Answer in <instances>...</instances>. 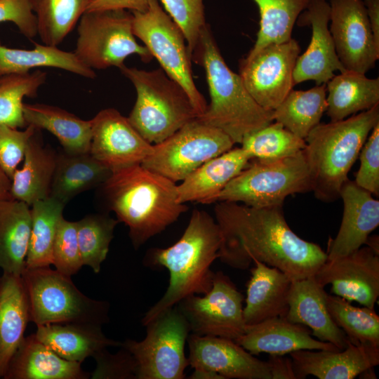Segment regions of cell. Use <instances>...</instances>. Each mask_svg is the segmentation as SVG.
<instances>
[{"label":"cell","mask_w":379,"mask_h":379,"mask_svg":"<svg viewBox=\"0 0 379 379\" xmlns=\"http://www.w3.org/2000/svg\"><path fill=\"white\" fill-rule=\"evenodd\" d=\"M115 354H110L107 348L96 353L93 357L96 368L90 375L93 379H136L137 363L133 354L125 347Z\"/></svg>","instance_id":"bcb514c9"},{"label":"cell","mask_w":379,"mask_h":379,"mask_svg":"<svg viewBox=\"0 0 379 379\" xmlns=\"http://www.w3.org/2000/svg\"><path fill=\"white\" fill-rule=\"evenodd\" d=\"M100 187L109 208L128 227L135 248L187 210L185 204L178 201L175 182L141 164L112 171Z\"/></svg>","instance_id":"7a4b0ae2"},{"label":"cell","mask_w":379,"mask_h":379,"mask_svg":"<svg viewBox=\"0 0 379 379\" xmlns=\"http://www.w3.org/2000/svg\"><path fill=\"white\" fill-rule=\"evenodd\" d=\"M31 227L29 205L15 199L0 201V268L3 273L22 275Z\"/></svg>","instance_id":"f546056e"},{"label":"cell","mask_w":379,"mask_h":379,"mask_svg":"<svg viewBox=\"0 0 379 379\" xmlns=\"http://www.w3.org/2000/svg\"><path fill=\"white\" fill-rule=\"evenodd\" d=\"M148 8V0H92L86 11L131 10L143 12Z\"/></svg>","instance_id":"681fc988"},{"label":"cell","mask_w":379,"mask_h":379,"mask_svg":"<svg viewBox=\"0 0 379 379\" xmlns=\"http://www.w3.org/2000/svg\"><path fill=\"white\" fill-rule=\"evenodd\" d=\"M12 22L31 39L38 35L36 17L30 0H0V22Z\"/></svg>","instance_id":"c3c4849f"},{"label":"cell","mask_w":379,"mask_h":379,"mask_svg":"<svg viewBox=\"0 0 379 379\" xmlns=\"http://www.w3.org/2000/svg\"><path fill=\"white\" fill-rule=\"evenodd\" d=\"M327 109L326 84L306 91L292 89L273 110L274 121L305 139L319 124Z\"/></svg>","instance_id":"e575fe53"},{"label":"cell","mask_w":379,"mask_h":379,"mask_svg":"<svg viewBox=\"0 0 379 379\" xmlns=\"http://www.w3.org/2000/svg\"><path fill=\"white\" fill-rule=\"evenodd\" d=\"M234 144L222 131L196 118L153 145L152 153L141 165L176 183Z\"/></svg>","instance_id":"7c38bea8"},{"label":"cell","mask_w":379,"mask_h":379,"mask_svg":"<svg viewBox=\"0 0 379 379\" xmlns=\"http://www.w3.org/2000/svg\"><path fill=\"white\" fill-rule=\"evenodd\" d=\"M340 198L343 203L341 224L335 238L329 239L326 260H333L357 250L379 225V201L371 192L347 179Z\"/></svg>","instance_id":"ffe728a7"},{"label":"cell","mask_w":379,"mask_h":379,"mask_svg":"<svg viewBox=\"0 0 379 379\" xmlns=\"http://www.w3.org/2000/svg\"><path fill=\"white\" fill-rule=\"evenodd\" d=\"M267 362L272 379H296L291 357L270 354Z\"/></svg>","instance_id":"f907efd6"},{"label":"cell","mask_w":379,"mask_h":379,"mask_svg":"<svg viewBox=\"0 0 379 379\" xmlns=\"http://www.w3.org/2000/svg\"><path fill=\"white\" fill-rule=\"evenodd\" d=\"M300 53L298 42L291 38L270 44L240 61L239 74L261 107L273 111L293 89V73Z\"/></svg>","instance_id":"5bb4252c"},{"label":"cell","mask_w":379,"mask_h":379,"mask_svg":"<svg viewBox=\"0 0 379 379\" xmlns=\"http://www.w3.org/2000/svg\"><path fill=\"white\" fill-rule=\"evenodd\" d=\"M39 340L60 357L81 363L108 347H120L121 342L108 338L101 325L89 323L50 324L36 326Z\"/></svg>","instance_id":"f1b7e54d"},{"label":"cell","mask_w":379,"mask_h":379,"mask_svg":"<svg viewBox=\"0 0 379 379\" xmlns=\"http://www.w3.org/2000/svg\"><path fill=\"white\" fill-rule=\"evenodd\" d=\"M78 38L74 51L92 69H119L131 55L148 62L153 56L139 44L133 32V14L126 10L85 12L79 20Z\"/></svg>","instance_id":"9c48e42d"},{"label":"cell","mask_w":379,"mask_h":379,"mask_svg":"<svg viewBox=\"0 0 379 379\" xmlns=\"http://www.w3.org/2000/svg\"><path fill=\"white\" fill-rule=\"evenodd\" d=\"M165 11L181 29L190 55L206 25L204 0H159Z\"/></svg>","instance_id":"ee69618b"},{"label":"cell","mask_w":379,"mask_h":379,"mask_svg":"<svg viewBox=\"0 0 379 379\" xmlns=\"http://www.w3.org/2000/svg\"><path fill=\"white\" fill-rule=\"evenodd\" d=\"M359 376L360 378L361 376H364L361 378L375 379L376 378V375H375V371H374V367H371V368H369L365 370L364 371L361 373L359 375Z\"/></svg>","instance_id":"9f6ffc18"},{"label":"cell","mask_w":379,"mask_h":379,"mask_svg":"<svg viewBox=\"0 0 379 379\" xmlns=\"http://www.w3.org/2000/svg\"><path fill=\"white\" fill-rule=\"evenodd\" d=\"M322 286L346 300L374 309L379 296V253L368 246L326 260L314 275Z\"/></svg>","instance_id":"2e32d148"},{"label":"cell","mask_w":379,"mask_h":379,"mask_svg":"<svg viewBox=\"0 0 379 379\" xmlns=\"http://www.w3.org/2000/svg\"><path fill=\"white\" fill-rule=\"evenodd\" d=\"M296 379H352L379 364V347L349 343L342 350H297L288 354Z\"/></svg>","instance_id":"44dd1931"},{"label":"cell","mask_w":379,"mask_h":379,"mask_svg":"<svg viewBox=\"0 0 379 379\" xmlns=\"http://www.w3.org/2000/svg\"><path fill=\"white\" fill-rule=\"evenodd\" d=\"M132 14L135 36L144 43L167 76L185 91L198 117L203 114L208 105L194 84L191 55L180 27L162 8L159 0H148L146 11H133Z\"/></svg>","instance_id":"30bf717a"},{"label":"cell","mask_w":379,"mask_h":379,"mask_svg":"<svg viewBox=\"0 0 379 379\" xmlns=\"http://www.w3.org/2000/svg\"><path fill=\"white\" fill-rule=\"evenodd\" d=\"M305 150L272 161L251 160L220 193L217 201L242 203L255 208L283 206L292 194L312 192Z\"/></svg>","instance_id":"ba28073f"},{"label":"cell","mask_w":379,"mask_h":379,"mask_svg":"<svg viewBox=\"0 0 379 379\" xmlns=\"http://www.w3.org/2000/svg\"><path fill=\"white\" fill-rule=\"evenodd\" d=\"M234 341L253 355H285L301 350H342L330 343L314 339L308 327L279 317L246 325L244 333Z\"/></svg>","instance_id":"603a6c76"},{"label":"cell","mask_w":379,"mask_h":379,"mask_svg":"<svg viewBox=\"0 0 379 379\" xmlns=\"http://www.w3.org/2000/svg\"><path fill=\"white\" fill-rule=\"evenodd\" d=\"M119 222L107 215L91 214L77 221L79 247L83 265L99 273L106 259L114 231Z\"/></svg>","instance_id":"b9f144b4"},{"label":"cell","mask_w":379,"mask_h":379,"mask_svg":"<svg viewBox=\"0 0 379 379\" xmlns=\"http://www.w3.org/2000/svg\"><path fill=\"white\" fill-rule=\"evenodd\" d=\"M326 114L331 121L346 119L379 105V78L345 70L326 84Z\"/></svg>","instance_id":"d6a6232c"},{"label":"cell","mask_w":379,"mask_h":379,"mask_svg":"<svg viewBox=\"0 0 379 379\" xmlns=\"http://www.w3.org/2000/svg\"><path fill=\"white\" fill-rule=\"evenodd\" d=\"M92 0H30L38 35L46 45L58 46L73 29Z\"/></svg>","instance_id":"74e56055"},{"label":"cell","mask_w":379,"mask_h":379,"mask_svg":"<svg viewBox=\"0 0 379 379\" xmlns=\"http://www.w3.org/2000/svg\"><path fill=\"white\" fill-rule=\"evenodd\" d=\"M187 341L189 365L194 369L213 371L225 379H272L267 362L234 340L191 333Z\"/></svg>","instance_id":"d6986e66"},{"label":"cell","mask_w":379,"mask_h":379,"mask_svg":"<svg viewBox=\"0 0 379 379\" xmlns=\"http://www.w3.org/2000/svg\"><path fill=\"white\" fill-rule=\"evenodd\" d=\"M326 303L333 320L351 343L379 347V317L374 309L357 307L330 294H327Z\"/></svg>","instance_id":"ab89813d"},{"label":"cell","mask_w":379,"mask_h":379,"mask_svg":"<svg viewBox=\"0 0 379 379\" xmlns=\"http://www.w3.org/2000/svg\"><path fill=\"white\" fill-rule=\"evenodd\" d=\"M21 277L28 297L30 321L36 326L65 323L102 326L109 321V303L86 296L71 277L50 267L25 268Z\"/></svg>","instance_id":"52a82bcc"},{"label":"cell","mask_w":379,"mask_h":379,"mask_svg":"<svg viewBox=\"0 0 379 379\" xmlns=\"http://www.w3.org/2000/svg\"><path fill=\"white\" fill-rule=\"evenodd\" d=\"M27 125L44 129L55 135L67 153L90 152L91 120H84L60 107L46 104H23Z\"/></svg>","instance_id":"4dcf8cb0"},{"label":"cell","mask_w":379,"mask_h":379,"mask_svg":"<svg viewBox=\"0 0 379 379\" xmlns=\"http://www.w3.org/2000/svg\"><path fill=\"white\" fill-rule=\"evenodd\" d=\"M377 46H379V0H363Z\"/></svg>","instance_id":"816d5d0a"},{"label":"cell","mask_w":379,"mask_h":379,"mask_svg":"<svg viewBox=\"0 0 379 379\" xmlns=\"http://www.w3.org/2000/svg\"><path fill=\"white\" fill-rule=\"evenodd\" d=\"M330 6L327 0H312L300 15V25H310L312 37L303 54L297 58L293 73L294 86L308 80L326 84L335 71L346 69L340 62L329 31Z\"/></svg>","instance_id":"ac0fdd59"},{"label":"cell","mask_w":379,"mask_h":379,"mask_svg":"<svg viewBox=\"0 0 379 379\" xmlns=\"http://www.w3.org/2000/svg\"><path fill=\"white\" fill-rule=\"evenodd\" d=\"M57 154L58 152L44 145L40 130L36 128L25 149L23 166L15 171L11 179L12 198L29 206L48 198Z\"/></svg>","instance_id":"83f0119b"},{"label":"cell","mask_w":379,"mask_h":379,"mask_svg":"<svg viewBox=\"0 0 379 379\" xmlns=\"http://www.w3.org/2000/svg\"><path fill=\"white\" fill-rule=\"evenodd\" d=\"M365 245L371 247L375 251L379 253V246H378V237H368Z\"/></svg>","instance_id":"11a10c76"},{"label":"cell","mask_w":379,"mask_h":379,"mask_svg":"<svg viewBox=\"0 0 379 379\" xmlns=\"http://www.w3.org/2000/svg\"><path fill=\"white\" fill-rule=\"evenodd\" d=\"M191 58L204 68L210 95V104L197 117L199 120L222 131L235 144H241L246 135L274 121L273 111L261 107L240 75L228 67L207 24Z\"/></svg>","instance_id":"277c9868"},{"label":"cell","mask_w":379,"mask_h":379,"mask_svg":"<svg viewBox=\"0 0 379 379\" xmlns=\"http://www.w3.org/2000/svg\"><path fill=\"white\" fill-rule=\"evenodd\" d=\"M52 265L58 272L72 276L83 266L77 222L68 221L62 216L58 224L52 249Z\"/></svg>","instance_id":"7bdbcfd3"},{"label":"cell","mask_w":379,"mask_h":379,"mask_svg":"<svg viewBox=\"0 0 379 379\" xmlns=\"http://www.w3.org/2000/svg\"><path fill=\"white\" fill-rule=\"evenodd\" d=\"M91 120V154L114 171L141 164L153 152V145L145 140L118 110L100 111Z\"/></svg>","instance_id":"e0dca14e"},{"label":"cell","mask_w":379,"mask_h":379,"mask_svg":"<svg viewBox=\"0 0 379 379\" xmlns=\"http://www.w3.org/2000/svg\"><path fill=\"white\" fill-rule=\"evenodd\" d=\"M241 147L250 160L262 162L281 159L305 149V140L272 121L246 135Z\"/></svg>","instance_id":"f35d334b"},{"label":"cell","mask_w":379,"mask_h":379,"mask_svg":"<svg viewBox=\"0 0 379 379\" xmlns=\"http://www.w3.org/2000/svg\"><path fill=\"white\" fill-rule=\"evenodd\" d=\"M250 161L241 147L207 161L177 185L178 201L204 204L217 201L222 190Z\"/></svg>","instance_id":"d4e9b609"},{"label":"cell","mask_w":379,"mask_h":379,"mask_svg":"<svg viewBox=\"0 0 379 379\" xmlns=\"http://www.w3.org/2000/svg\"><path fill=\"white\" fill-rule=\"evenodd\" d=\"M141 341L121 342L137 363L136 379H183L189 366L185 346L190 333L189 324L174 306L147 323Z\"/></svg>","instance_id":"8fae6325"},{"label":"cell","mask_w":379,"mask_h":379,"mask_svg":"<svg viewBox=\"0 0 379 379\" xmlns=\"http://www.w3.org/2000/svg\"><path fill=\"white\" fill-rule=\"evenodd\" d=\"M214 213L221 234L218 258L232 268L246 270L256 260L294 281L314 275L327 260L319 245L291 229L283 206L255 208L218 201Z\"/></svg>","instance_id":"6da1fadb"},{"label":"cell","mask_w":379,"mask_h":379,"mask_svg":"<svg viewBox=\"0 0 379 379\" xmlns=\"http://www.w3.org/2000/svg\"><path fill=\"white\" fill-rule=\"evenodd\" d=\"M246 285L243 309L246 325L285 317L288 310V294L292 280L282 271L254 260Z\"/></svg>","instance_id":"cb8c5ba5"},{"label":"cell","mask_w":379,"mask_h":379,"mask_svg":"<svg viewBox=\"0 0 379 379\" xmlns=\"http://www.w3.org/2000/svg\"><path fill=\"white\" fill-rule=\"evenodd\" d=\"M244 300L230 278L218 271L213 274L208 293L187 296L175 306L186 319L191 333L235 340L245 332Z\"/></svg>","instance_id":"4fadbf2b"},{"label":"cell","mask_w":379,"mask_h":379,"mask_svg":"<svg viewBox=\"0 0 379 379\" xmlns=\"http://www.w3.org/2000/svg\"><path fill=\"white\" fill-rule=\"evenodd\" d=\"M119 69L136 91L128 119L150 144L164 141L198 117L185 91L161 68L147 71L124 65Z\"/></svg>","instance_id":"8992f818"},{"label":"cell","mask_w":379,"mask_h":379,"mask_svg":"<svg viewBox=\"0 0 379 379\" xmlns=\"http://www.w3.org/2000/svg\"><path fill=\"white\" fill-rule=\"evenodd\" d=\"M112 171L89 152H58L50 197L66 204L84 192L101 186Z\"/></svg>","instance_id":"1f68e13d"},{"label":"cell","mask_w":379,"mask_h":379,"mask_svg":"<svg viewBox=\"0 0 379 379\" xmlns=\"http://www.w3.org/2000/svg\"><path fill=\"white\" fill-rule=\"evenodd\" d=\"M221 234L215 220L206 211L195 209L182 237L166 248H154L146 264L166 267L170 273L163 297L142 319L143 326L185 298L205 294L212 287L211 266L219 257Z\"/></svg>","instance_id":"3957f363"},{"label":"cell","mask_w":379,"mask_h":379,"mask_svg":"<svg viewBox=\"0 0 379 379\" xmlns=\"http://www.w3.org/2000/svg\"><path fill=\"white\" fill-rule=\"evenodd\" d=\"M260 13L256 41L248 55L272 43L292 38V31L300 15L312 0H253Z\"/></svg>","instance_id":"8d00e7d4"},{"label":"cell","mask_w":379,"mask_h":379,"mask_svg":"<svg viewBox=\"0 0 379 379\" xmlns=\"http://www.w3.org/2000/svg\"><path fill=\"white\" fill-rule=\"evenodd\" d=\"M65 204L49 197L30 206L32 227L25 268L50 267L52 249Z\"/></svg>","instance_id":"d590c367"},{"label":"cell","mask_w":379,"mask_h":379,"mask_svg":"<svg viewBox=\"0 0 379 379\" xmlns=\"http://www.w3.org/2000/svg\"><path fill=\"white\" fill-rule=\"evenodd\" d=\"M327 294L314 275L292 281L288 294V310L285 317L291 322L310 328L312 336L319 340L343 350L350 341L330 315L326 303Z\"/></svg>","instance_id":"7402d4cb"},{"label":"cell","mask_w":379,"mask_h":379,"mask_svg":"<svg viewBox=\"0 0 379 379\" xmlns=\"http://www.w3.org/2000/svg\"><path fill=\"white\" fill-rule=\"evenodd\" d=\"M47 73L41 70L0 77V124L23 128L25 97L34 98L46 80Z\"/></svg>","instance_id":"60d3db41"},{"label":"cell","mask_w":379,"mask_h":379,"mask_svg":"<svg viewBox=\"0 0 379 379\" xmlns=\"http://www.w3.org/2000/svg\"><path fill=\"white\" fill-rule=\"evenodd\" d=\"M379 123V105L339 121L320 123L305 139L314 197L330 203L340 199L348 173L373 128Z\"/></svg>","instance_id":"5b68a950"},{"label":"cell","mask_w":379,"mask_h":379,"mask_svg":"<svg viewBox=\"0 0 379 379\" xmlns=\"http://www.w3.org/2000/svg\"><path fill=\"white\" fill-rule=\"evenodd\" d=\"M36 128L27 125L24 131L0 124V168L11 180L24 157L30 138Z\"/></svg>","instance_id":"f6af8a7d"},{"label":"cell","mask_w":379,"mask_h":379,"mask_svg":"<svg viewBox=\"0 0 379 379\" xmlns=\"http://www.w3.org/2000/svg\"><path fill=\"white\" fill-rule=\"evenodd\" d=\"M190 379H225L220 374L204 369H194L193 373L190 376Z\"/></svg>","instance_id":"db71d44e"},{"label":"cell","mask_w":379,"mask_h":379,"mask_svg":"<svg viewBox=\"0 0 379 379\" xmlns=\"http://www.w3.org/2000/svg\"><path fill=\"white\" fill-rule=\"evenodd\" d=\"M30 50L11 48L0 40V77L10 74H24L37 67H54L93 79V69L81 62L74 52L60 50L58 46L34 42Z\"/></svg>","instance_id":"836d02e7"},{"label":"cell","mask_w":379,"mask_h":379,"mask_svg":"<svg viewBox=\"0 0 379 379\" xmlns=\"http://www.w3.org/2000/svg\"><path fill=\"white\" fill-rule=\"evenodd\" d=\"M11 180L0 168V201L13 199L11 194Z\"/></svg>","instance_id":"f5cc1de1"},{"label":"cell","mask_w":379,"mask_h":379,"mask_svg":"<svg viewBox=\"0 0 379 379\" xmlns=\"http://www.w3.org/2000/svg\"><path fill=\"white\" fill-rule=\"evenodd\" d=\"M332 36L337 55L346 70L361 74L379 58L363 0H329Z\"/></svg>","instance_id":"9a60e30c"},{"label":"cell","mask_w":379,"mask_h":379,"mask_svg":"<svg viewBox=\"0 0 379 379\" xmlns=\"http://www.w3.org/2000/svg\"><path fill=\"white\" fill-rule=\"evenodd\" d=\"M81 363L66 360L37 339L25 337L11 358L4 379H86Z\"/></svg>","instance_id":"484cf974"},{"label":"cell","mask_w":379,"mask_h":379,"mask_svg":"<svg viewBox=\"0 0 379 379\" xmlns=\"http://www.w3.org/2000/svg\"><path fill=\"white\" fill-rule=\"evenodd\" d=\"M29 321L28 297L22 277L3 273L0 277V378L24 339Z\"/></svg>","instance_id":"4316f807"},{"label":"cell","mask_w":379,"mask_h":379,"mask_svg":"<svg viewBox=\"0 0 379 379\" xmlns=\"http://www.w3.org/2000/svg\"><path fill=\"white\" fill-rule=\"evenodd\" d=\"M360 166L354 182L375 196L379 195V123L375 126L358 157Z\"/></svg>","instance_id":"7dc6e473"}]
</instances>
